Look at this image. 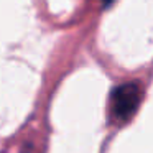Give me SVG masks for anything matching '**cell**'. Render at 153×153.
<instances>
[{"mask_svg":"<svg viewBox=\"0 0 153 153\" xmlns=\"http://www.w3.org/2000/svg\"><path fill=\"white\" fill-rule=\"evenodd\" d=\"M140 104V91L137 84L127 82L115 87L110 97V107L112 115L117 120H128L135 114L137 107Z\"/></svg>","mask_w":153,"mask_h":153,"instance_id":"6da1fadb","label":"cell"},{"mask_svg":"<svg viewBox=\"0 0 153 153\" xmlns=\"http://www.w3.org/2000/svg\"><path fill=\"white\" fill-rule=\"evenodd\" d=\"M102 2H104V5H110V4L114 2V0H102Z\"/></svg>","mask_w":153,"mask_h":153,"instance_id":"7a4b0ae2","label":"cell"}]
</instances>
